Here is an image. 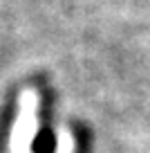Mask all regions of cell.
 Listing matches in <instances>:
<instances>
[{
	"instance_id": "1",
	"label": "cell",
	"mask_w": 150,
	"mask_h": 153,
	"mask_svg": "<svg viewBox=\"0 0 150 153\" xmlns=\"http://www.w3.org/2000/svg\"><path fill=\"white\" fill-rule=\"evenodd\" d=\"M47 104H49V97L45 95L43 97V122H40V128H38L34 144H32L34 153H54L56 151V135H54L52 122H49V113L52 110H47Z\"/></svg>"
}]
</instances>
